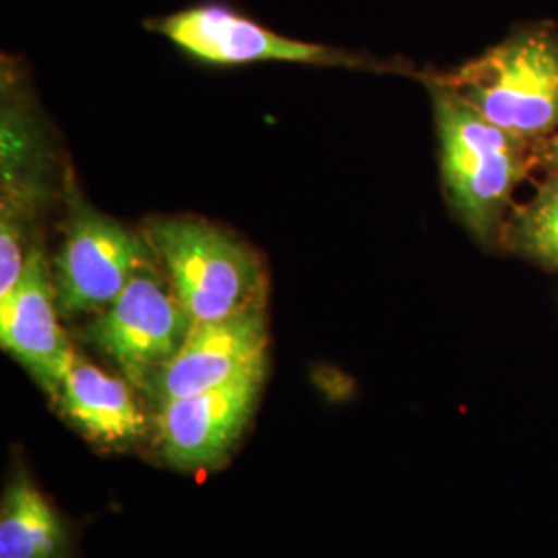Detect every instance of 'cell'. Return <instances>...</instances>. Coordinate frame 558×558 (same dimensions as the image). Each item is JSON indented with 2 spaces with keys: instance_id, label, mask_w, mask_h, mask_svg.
Returning a JSON list of instances; mask_svg holds the SVG:
<instances>
[{
  "instance_id": "1",
  "label": "cell",
  "mask_w": 558,
  "mask_h": 558,
  "mask_svg": "<svg viewBox=\"0 0 558 558\" xmlns=\"http://www.w3.org/2000/svg\"><path fill=\"white\" fill-rule=\"evenodd\" d=\"M430 89L449 205L472 239L500 251L513 195L536 172V145L484 119L440 77Z\"/></svg>"
},
{
  "instance_id": "2",
  "label": "cell",
  "mask_w": 558,
  "mask_h": 558,
  "mask_svg": "<svg viewBox=\"0 0 558 558\" xmlns=\"http://www.w3.org/2000/svg\"><path fill=\"white\" fill-rule=\"evenodd\" d=\"M440 81L500 129L534 145L548 140L558 131V25L519 23Z\"/></svg>"
},
{
  "instance_id": "3",
  "label": "cell",
  "mask_w": 558,
  "mask_h": 558,
  "mask_svg": "<svg viewBox=\"0 0 558 558\" xmlns=\"http://www.w3.org/2000/svg\"><path fill=\"white\" fill-rule=\"evenodd\" d=\"M145 239L193 323L226 319L263 304L257 255L218 228L191 218L151 221Z\"/></svg>"
},
{
  "instance_id": "4",
  "label": "cell",
  "mask_w": 558,
  "mask_h": 558,
  "mask_svg": "<svg viewBox=\"0 0 558 558\" xmlns=\"http://www.w3.org/2000/svg\"><path fill=\"white\" fill-rule=\"evenodd\" d=\"M191 327L193 319L170 279L156 271L149 260L100 317L87 325L83 338L114 360L126 379L147 389L177 356Z\"/></svg>"
},
{
  "instance_id": "5",
  "label": "cell",
  "mask_w": 558,
  "mask_h": 558,
  "mask_svg": "<svg viewBox=\"0 0 558 558\" xmlns=\"http://www.w3.org/2000/svg\"><path fill=\"white\" fill-rule=\"evenodd\" d=\"M154 255L147 239L89 207H77L54 257L52 279L60 311H104Z\"/></svg>"
},
{
  "instance_id": "6",
  "label": "cell",
  "mask_w": 558,
  "mask_h": 558,
  "mask_svg": "<svg viewBox=\"0 0 558 558\" xmlns=\"http://www.w3.org/2000/svg\"><path fill=\"white\" fill-rule=\"evenodd\" d=\"M267 323L263 304L232 317L193 323L177 356L147 385V393L160 405L191 398L234 380L265 375Z\"/></svg>"
},
{
  "instance_id": "7",
  "label": "cell",
  "mask_w": 558,
  "mask_h": 558,
  "mask_svg": "<svg viewBox=\"0 0 558 558\" xmlns=\"http://www.w3.org/2000/svg\"><path fill=\"white\" fill-rule=\"evenodd\" d=\"M160 32L180 50L218 64H244L257 60L356 64V57L336 52L327 46L292 40L263 27L223 4H197L154 21Z\"/></svg>"
},
{
  "instance_id": "8",
  "label": "cell",
  "mask_w": 558,
  "mask_h": 558,
  "mask_svg": "<svg viewBox=\"0 0 558 558\" xmlns=\"http://www.w3.org/2000/svg\"><path fill=\"white\" fill-rule=\"evenodd\" d=\"M263 375L160 405L163 458L179 470L220 465L239 442L259 398Z\"/></svg>"
},
{
  "instance_id": "9",
  "label": "cell",
  "mask_w": 558,
  "mask_h": 558,
  "mask_svg": "<svg viewBox=\"0 0 558 558\" xmlns=\"http://www.w3.org/2000/svg\"><path fill=\"white\" fill-rule=\"evenodd\" d=\"M0 341L50 396H59L77 354L60 327L54 279L38 246L25 259L15 294L0 306Z\"/></svg>"
},
{
  "instance_id": "10",
  "label": "cell",
  "mask_w": 558,
  "mask_h": 558,
  "mask_svg": "<svg viewBox=\"0 0 558 558\" xmlns=\"http://www.w3.org/2000/svg\"><path fill=\"white\" fill-rule=\"evenodd\" d=\"M62 414L94 442L126 447L147 433V418L129 385L75 356L60 383Z\"/></svg>"
},
{
  "instance_id": "11",
  "label": "cell",
  "mask_w": 558,
  "mask_h": 558,
  "mask_svg": "<svg viewBox=\"0 0 558 558\" xmlns=\"http://www.w3.org/2000/svg\"><path fill=\"white\" fill-rule=\"evenodd\" d=\"M62 546V525L40 490L13 480L0 507V558H57Z\"/></svg>"
},
{
  "instance_id": "12",
  "label": "cell",
  "mask_w": 558,
  "mask_h": 558,
  "mask_svg": "<svg viewBox=\"0 0 558 558\" xmlns=\"http://www.w3.org/2000/svg\"><path fill=\"white\" fill-rule=\"evenodd\" d=\"M500 251L548 271L558 269V177L544 174L534 195L513 205Z\"/></svg>"
},
{
  "instance_id": "13",
  "label": "cell",
  "mask_w": 558,
  "mask_h": 558,
  "mask_svg": "<svg viewBox=\"0 0 558 558\" xmlns=\"http://www.w3.org/2000/svg\"><path fill=\"white\" fill-rule=\"evenodd\" d=\"M25 269L21 232L13 211L4 205L0 220V306L7 304L20 286Z\"/></svg>"
},
{
  "instance_id": "14",
  "label": "cell",
  "mask_w": 558,
  "mask_h": 558,
  "mask_svg": "<svg viewBox=\"0 0 558 558\" xmlns=\"http://www.w3.org/2000/svg\"><path fill=\"white\" fill-rule=\"evenodd\" d=\"M536 170L558 177V131L548 140L536 143Z\"/></svg>"
}]
</instances>
